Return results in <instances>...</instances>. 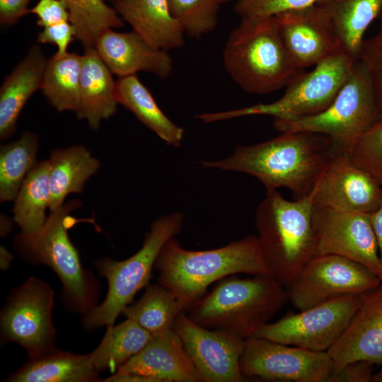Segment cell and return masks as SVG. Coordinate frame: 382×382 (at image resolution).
<instances>
[{
  "label": "cell",
  "instance_id": "cell-25",
  "mask_svg": "<svg viewBox=\"0 0 382 382\" xmlns=\"http://www.w3.org/2000/svg\"><path fill=\"white\" fill-rule=\"evenodd\" d=\"M327 14L340 48L357 61L364 33L382 11V0H319Z\"/></svg>",
  "mask_w": 382,
  "mask_h": 382
},
{
  "label": "cell",
  "instance_id": "cell-44",
  "mask_svg": "<svg viewBox=\"0 0 382 382\" xmlns=\"http://www.w3.org/2000/svg\"><path fill=\"white\" fill-rule=\"evenodd\" d=\"M13 259V255L4 246L0 248V267L2 270H6L11 265Z\"/></svg>",
  "mask_w": 382,
  "mask_h": 382
},
{
  "label": "cell",
  "instance_id": "cell-1",
  "mask_svg": "<svg viewBox=\"0 0 382 382\" xmlns=\"http://www.w3.org/2000/svg\"><path fill=\"white\" fill-rule=\"evenodd\" d=\"M338 152L326 135L310 132H283L265 141L238 146L228 158L203 161L204 168L251 175L267 189H289L294 199L309 195Z\"/></svg>",
  "mask_w": 382,
  "mask_h": 382
},
{
  "label": "cell",
  "instance_id": "cell-10",
  "mask_svg": "<svg viewBox=\"0 0 382 382\" xmlns=\"http://www.w3.org/2000/svg\"><path fill=\"white\" fill-rule=\"evenodd\" d=\"M54 296L51 286L35 277L13 288L0 313L1 341L21 346L28 358L56 348Z\"/></svg>",
  "mask_w": 382,
  "mask_h": 382
},
{
  "label": "cell",
  "instance_id": "cell-8",
  "mask_svg": "<svg viewBox=\"0 0 382 382\" xmlns=\"http://www.w3.org/2000/svg\"><path fill=\"white\" fill-rule=\"evenodd\" d=\"M356 62L340 48L314 66L312 71L297 74L286 86L284 95L274 102L202 113L196 118L209 123L250 115L294 120L318 115L333 102L352 74Z\"/></svg>",
  "mask_w": 382,
  "mask_h": 382
},
{
  "label": "cell",
  "instance_id": "cell-22",
  "mask_svg": "<svg viewBox=\"0 0 382 382\" xmlns=\"http://www.w3.org/2000/svg\"><path fill=\"white\" fill-rule=\"evenodd\" d=\"M47 59L37 44L4 80L0 88V139L16 132L20 113L33 94L41 88Z\"/></svg>",
  "mask_w": 382,
  "mask_h": 382
},
{
  "label": "cell",
  "instance_id": "cell-45",
  "mask_svg": "<svg viewBox=\"0 0 382 382\" xmlns=\"http://www.w3.org/2000/svg\"><path fill=\"white\" fill-rule=\"evenodd\" d=\"M11 224L8 219L3 216L1 220V236L4 237L11 231Z\"/></svg>",
  "mask_w": 382,
  "mask_h": 382
},
{
  "label": "cell",
  "instance_id": "cell-36",
  "mask_svg": "<svg viewBox=\"0 0 382 382\" xmlns=\"http://www.w3.org/2000/svg\"><path fill=\"white\" fill-rule=\"evenodd\" d=\"M377 34L364 40L358 60L365 66L382 109V11Z\"/></svg>",
  "mask_w": 382,
  "mask_h": 382
},
{
  "label": "cell",
  "instance_id": "cell-31",
  "mask_svg": "<svg viewBox=\"0 0 382 382\" xmlns=\"http://www.w3.org/2000/svg\"><path fill=\"white\" fill-rule=\"evenodd\" d=\"M39 139L25 132L0 149V202L14 201L25 179L37 163Z\"/></svg>",
  "mask_w": 382,
  "mask_h": 382
},
{
  "label": "cell",
  "instance_id": "cell-24",
  "mask_svg": "<svg viewBox=\"0 0 382 382\" xmlns=\"http://www.w3.org/2000/svg\"><path fill=\"white\" fill-rule=\"evenodd\" d=\"M8 382H101L89 355L54 348L29 358L5 380Z\"/></svg>",
  "mask_w": 382,
  "mask_h": 382
},
{
  "label": "cell",
  "instance_id": "cell-37",
  "mask_svg": "<svg viewBox=\"0 0 382 382\" xmlns=\"http://www.w3.org/2000/svg\"><path fill=\"white\" fill-rule=\"evenodd\" d=\"M319 0H238L235 11L242 17H271L316 4Z\"/></svg>",
  "mask_w": 382,
  "mask_h": 382
},
{
  "label": "cell",
  "instance_id": "cell-23",
  "mask_svg": "<svg viewBox=\"0 0 382 382\" xmlns=\"http://www.w3.org/2000/svg\"><path fill=\"white\" fill-rule=\"evenodd\" d=\"M112 74L95 48L84 50L76 114L93 130L117 111L116 82Z\"/></svg>",
  "mask_w": 382,
  "mask_h": 382
},
{
  "label": "cell",
  "instance_id": "cell-48",
  "mask_svg": "<svg viewBox=\"0 0 382 382\" xmlns=\"http://www.w3.org/2000/svg\"><path fill=\"white\" fill-rule=\"evenodd\" d=\"M103 1H111L112 3H114L115 1H117V0H103Z\"/></svg>",
  "mask_w": 382,
  "mask_h": 382
},
{
  "label": "cell",
  "instance_id": "cell-46",
  "mask_svg": "<svg viewBox=\"0 0 382 382\" xmlns=\"http://www.w3.org/2000/svg\"><path fill=\"white\" fill-rule=\"evenodd\" d=\"M371 382H382V369L376 374H374Z\"/></svg>",
  "mask_w": 382,
  "mask_h": 382
},
{
  "label": "cell",
  "instance_id": "cell-6",
  "mask_svg": "<svg viewBox=\"0 0 382 382\" xmlns=\"http://www.w3.org/2000/svg\"><path fill=\"white\" fill-rule=\"evenodd\" d=\"M228 75L245 92L267 94L286 86L301 72L271 17H242L222 53Z\"/></svg>",
  "mask_w": 382,
  "mask_h": 382
},
{
  "label": "cell",
  "instance_id": "cell-40",
  "mask_svg": "<svg viewBox=\"0 0 382 382\" xmlns=\"http://www.w3.org/2000/svg\"><path fill=\"white\" fill-rule=\"evenodd\" d=\"M374 365L365 361L348 363L331 371L328 382H370L374 376Z\"/></svg>",
  "mask_w": 382,
  "mask_h": 382
},
{
  "label": "cell",
  "instance_id": "cell-41",
  "mask_svg": "<svg viewBox=\"0 0 382 382\" xmlns=\"http://www.w3.org/2000/svg\"><path fill=\"white\" fill-rule=\"evenodd\" d=\"M30 0H0V22L11 25L30 13L28 5Z\"/></svg>",
  "mask_w": 382,
  "mask_h": 382
},
{
  "label": "cell",
  "instance_id": "cell-20",
  "mask_svg": "<svg viewBox=\"0 0 382 382\" xmlns=\"http://www.w3.org/2000/svg\"><path fill=\"white\" fill-rule=\"evenodd\" d=\"M117 371L141 374L158 382H202L173 329L152 336L149 343Z\"/></svg>",
  "mask_w": 382,
  "mask_h": 382
},
{
  "label": "cell",
  "instance_id": "cell-38",
  "mask_svg": "<svg viewBox=\"0 0 382 382\" xmlns=\"http://www.w3.org/2000/svg\"><path fill=\"white\" fill-rule=\"evenodd\" d=\"M76 38V30L70 21H62L44 27L37 34V41L42 44H54L57 52L66 53L69 45Z\"/></svg>",
  "mask_w": 382,
  "mask_h": 382
},
{
  "label": "cell",
  "instance_id": "cell-4",
  "mask_svg": "<svg viewBox=\"0 0 382 382\" xmlns=\"http://www.w3.org/2000/svg\"><path fill=\"white\" fill-rule=\"evenodd\" d=\"M289 301L286 289L269 274L226 277L186 310L208 329L245 340L253 337Z\"/></svg>",
  "mask_w": 382,
  "mask_h": 382
},
{
  "label": "cell",
  "instance_id": "cell-28",
  "mask_svg": "<svg viewBox=\"0 0 382 382\" xmlns=\"http://www.w3.org/2000/svg\"><path fill=\"white\" fill-rule=\"evenodd\" d=\"M106 328L100 343L88 354L93 367L99 373L105 370L116 372L152 337L145 329L129 318Z\"/></svg>",
  "mask_w": 382,
  "mask_h": 382
},
{
  "label": "cell",
  "instance_id": "cell-47",
  "mask_svg": "<svg viewBox=\"0 0 382 382\" xmlns=\"http://www.w3.org/2000/svg\"><path fill=\"white\" fill-rule=\"evenodd\" d=\"M219 4L226 3L233 0H217ZM238 1V0H237Z\"/></svg>",
  "mask_w": 382,
  "mask_h": 382
},
{
  "label": "cell",
  "instance_id": "cell-29",
  "mask_svg": "<svg viewBox=\"0 0 382 382\" xmlns=\"http://www.w3.org/2000/svg\"><path fill=\"white\" fill-rule=\"evenodd\" d=\"M83 54L56 52L47 60L41 89L49 103L58 111L76 112Z\"/></svg>",
  "mask_w": 382,
  "mask_h": 382
},
{
  "label": "cell",
  "instance_id": "cell-3",
  "mask_svg": "<svg viewBox=\"0 0 382 382\" xmlns=\"http://www.w3.org/2000/svg\"><path fill=\"white\" fill-rule=\"evenodd\" d=\"M71 199L50 212L41 229L34 234L20 233L13 245L23 260L50 267L62 283L60 299L69 312L82 316L98 304L100 286L98 279L83 267L79 254L68 231L78 222L71 212L81 206Z\"/></svg>",
  "mask_w": 382,
  "mask_h": 382
},
{
  "label": "cell",
  "instance_id": "cell-34",
  "mask_svg": "<svg viewBox=\"0 0 382 382\" xmlns=\"http://www.w3.org/2000/svg\"><path fill=\"white\" fill-rule=\"evenodd\" d=\"M170 10L185 33L199 38L213 31L217 25V0H168Z\"/></svg>",
  "mask_w": 382,
  "mask_h": 382
},
{
  "label": "cell",
  "instance_id": "cell-21",
  "mask_svg": "<svg viewBox=\"0 0 382 382\" xmlns=\"http://www.w3.org/2000/svg\"><path fill=\"white\" fill-rule=\"evenodd\" d=\"M113 8L134 32L156 48L168 51L185 43V31L168 0H117Z\"/></svg>",
  "mask_w": 382,
  "mask_h": 382
},
{
  "label": "cell",
  "instance_id": "cell-32",
  "mask_svg": "<svg viewBox=\"0 0 382 382\" xmlns=\"http://www.w3.org/2000/svg\"><path fill=\"white\" fill-rule=\"evenodd\" d=\"M184 311L178 298L160 285L148 284L141 297L122 311L151 336L170 330L177 316Z\"/></svg>",
  "mask_w": 382,
  "mask_h": 382
},
{
  "label": "cell",
  "instance_id": "cell-7",
  "mask_svg": "<svg viewBox=\"0 0 382 382\" xmlns=\"http://www.w3.org/2000/svg\"><path fill=\"white\" fill-rule=\"evenodd\" d=\"M183 225L182 214H166L152 222L142 246L132 256L122 260L101 257L96 261V268L106 279L108 288L103 301L82 316L84 330L93 331L114 325L136 294L149 284L158 253L169 239L180 232Z\"/></svg>",
  "mask_w": 382,
  "mask_h": 382
},
{
  "label": "cell",
  "instance_id": "cell-33",
  "mask_svg": "<svg viewBox=\"0 0 382 382\" xmlns=\"http://www.w3.org/2000/svg\"><path fill=\"white\" fill-rule=\"evenodd\" d=\"M69 9L76 38L84 50L95 48L99 36L108 29L123 26L124 21L103 0H63Z\"/></svg>",
  "mask_w": 382,
  "mask_h": 382
},
{
  "label": "cell",
  "instance_id": "cell-43",
  "mask_svg": "<svg viewBox=\"0 0 382 382\" xmlns=\"http://www.w3.org/2000/svg\"><path fill=\"white\" fill-rule=\"evenodd\" d=\"M369 215L377 241L378 250L380 254L379 258L382 267V202L378 208Z\"/></svg>",
  "mask_w": 382,
  "mask_h": 382
},
{
  "label": "cell",
  "instance_id": "cell-16",
  "mask_svg": "<svg viewBox=\"0 0 382 382\" xmlns=\"http://www.w3.org/2000/svg\"><path fill=\"white\" fill-rule=\"evenodd\" d=\"M312 192L316 205L346 212L370 214L382 202V186L357 166L347 151L333 157Z\"/></svg>",
  "mask_w": 382,
  "mask_h": 382
},
{
  "label": "cell",
  "instance_id": "cell-13",
  "mask_svg": "<svg viewBox=\"0 0 382 382\" xmlns=\"http://www.w3.org/2000/svg\"><path fill=\"white\" fill-rule=\"evenodd\" d=\"M245 378L294 382H328L332 363L328 352H316L263 338L244 340L239 360Z\"/></svg>",
  "mask_w": 382,
  "mask_h": 382
},
{
  "label": "cell",
  "instance_id": "cell-5",
  "mask_svg": "<svg viewBox=\"0 0 382 382\" xmlns=\"http://www.w3.org/2000/svg\"><path fill=\"white\" fill-rule=\"evenodd\" d=\"M313 192L289 201L266 190L255 212V225L270 275L286 288L315 256Z\"/></svg>",
  "mask_w": 382,
  "mask_h": 382
},
{
  "label": "cell",
  "instance_id": "cell-18",
  "mask_svg": "<svg viewBox=\"0 0 382 382\" xmlns=\"http://www.w3.org/2000/svg\"><path fill=\"white\" fill-rule=\"evenodd\" d=\"M327 352L332 371L356 361L382 365V283L363 294L348 327Z\"/></svg>",
  "mask_w": 382,
  "mask_h": 382
},
{
  "label": "cell",
  "instance_id": "cell-15",
  "mask_svg": "<svg viewBox=\"0 0 382 382\" xmlns=\"http://www.w3.org/2000/svg\"><path fill=\"white\" fill-rule=\"evenodd\" d=\"M183 342L202 382H243L239 360L244 340L202 327L181 311L172 328Z\"/></svg>",
  "mask_w": 382,
  "mask_h": 382
},
{
  "label": "cell",
  "instance_id": "cell-17",
  "mask_svg": "<svg viewBox=\"0 0 382 382\" xmlns=\"http://www.w3.org/2000/svg\"><path fill=\"white\" fill-rule=\"evenodd\" d=\"M272 18L285 48L301 70L316 66L340 48L327 14L316 4Z\"/></svg>",
  "mask_w": 382,
  "mask_h": 382
},
{
  "label": "cell",
  "instance_id": "cell-27",
  "mask_svg": "<svg viewBox=\"0 0 382 382\" xmlns=\"http://www.w3.org/2000/svg\"><path fill=\"white\" fill-rule=\"evenodd\" d=\"M116 98L118 104L129 110L167 144L175 147L181 145L184 129L164 114L136 74L121 77L116 81Z\"/></svg>",
  "mask_w": 382,
  "mask_h": 382
},
{
  "label": "cell",
  "instance_id": "cell-11",
  "mask_svg": "<svg viewBox=\"0 0 382 382\" xmlns=\"http://www.w3.org/2000/svg\"><path fill=\"white\" fill-rule=\"evenodd\" d=\"M363 294L337 297L263 326L253 337L327 352L342 335L359 308Z\"/></svg>",
  "mask_w": 382,
  "mask_h": 382
},
{
  "label": "cell",
  "instance_id": "cell-2",
  "mask_svg": "<svg viewBox=\"0 0 382 382\" xmlns=\"http://www.w3.org/2000/svg\"><path fill=\"white\" fill-rule=\"evenodd\" d=\"M158 284L170 290L184 311L207 292L212 283L238 273L269 274L257 236L211 250L183 248L172 238L163 246L154 264Z\"/></svg>",
  "mask_w": 382,
  "mask_h": 382
},
{
  "label": "cell",
  "instance_id": "cell-19",
  "mask_svg": "<svg viewBox=\"0 0 382 382\" xmlns=\"http://www.w3.org/2000/svg\"><path fill=\"white\" fill-rule=\"evenodd\" d=\"M95 49L111 72L120 78L144 71L161 79L173 70V59L168 51L156 48L135 32L104 31Z\"/></svg>",
  "mask_w": 382,
  "mask_h": 382
},
{
  "label": "cell",
  "instance_id": "cell-30",
  "mask_svg": "<svg viewBox=\"0 0 382 382\" xmlns=\"http://www.w3.org/2000/svg\"><path fill=\"white\" fill-rule=\"evenodd\" d=\"M50 162H37L14 199L13 220L21 233L34 234L43 226L50 203Z\"/></svg>",
  "mask_w": 382,
  "mask_h": 382
},
{
  "label": "cell",
  "instance_id": "cell-14",
  "mask_svg": "<svg viewBox=\"0 0 382 382\" xmlns=\"http://www.w3.org/2000/svg\"><path fill=\"white\" fill-rule=\"evenodd\" d=\"M315 256L337 255L357 262L382 279V267L370 215L316 205Z\"/></svg>",
  "mask_w": 382,
  "mask_h": 382
},
{
  "label": "cell",
  "instance_id": "cell-26",
  "mask_svg": "<svg viewBox=\"0 0 382 382\" xmlns=\"http://www.w3.org/2000/svg\"><path fill=\"white\" fill-rule=\"evenodd\" d=\"M50 203L52 212L72 193H81L86 181L100 168L99 161L83 146L53 150L50 158Z\"/></svg>",
  "mask_w": 382,
  "mask_h": 382
},
{
  "label": "cell",
  "instance_id": "cell-12",
  "mask_svg": "<svg viewBox=\"0 0 382 382\" xmlns=\"http://www.w3.org/2000/svg\"><path fill=\"white\" fill-rule=\"evenodd\" d=\"M381 284L364 265L337 255L314 256L286 288L299 311L339 296L364 294Z\"/></svg>",
  "mask_w": 382,
  "mask_h": 382
},
{
  "label": "cell",
  "instance_id": "cell-42",
  "mask_svg": "<svg viewBox=\"0 0 382 382\" xmlns=\"http://www.w3.org/2000/svg\"><path fill=\"white\" fill-rule=\"evenodd\" d=\"M103 382H158L152 377L134 373L115 372L110 376L102 379Z\"/></svg>",
  "mask_w": 382,
  "mask_h": 382
},
{
  "label": "cell",
  "instance_id": "cell-9",
  "mask_svg": "<svg viewBox=\"0 0 382 382\" xmlns=\"http://www.w3.org/2000/svg\"><path fill=\"white\" fill-rule=\"evenodd\" d=\"M382 109L365 66L359 60L331 105L322 112L294 120L274 119L280 133L310 132L325 134L338 153L347 151Z\"/></svg>",
  "mask_w": 382,
  "mask_h": 382
},
{
  "label": "cell",
  "instance_id": "cell-35",
  "mask_svg": "<svg viewBox=\"0 0 382 382\" xmlns=\"http://www.w3.org/2000/svg\"><path fill=\"white\" fill-rule=\"evenodd\" d=\"M347 153L357 166L382 186V111Z\"/></svg>",
  "mask_w": 382,
  "mask_h": 382
},
{
  "label": "cell",
  "instance_id": "cell-39",
  "mask_svg": "<svg viewBox=\"0 0 382 382\" xmlns=\"http://www.w3.org/2000/svg\"><path fill=\"white\" fill-rule=\"evenodd\" d=\"M37 16V24L46 27L62 21H70L68 7L63 0H39L30 9Z\"/></svg>",
  "mask_w": 382,
  "mask_h": 382
}]
</instances>
